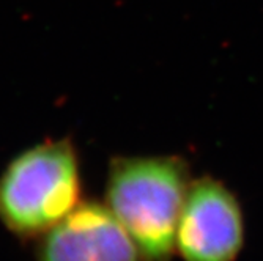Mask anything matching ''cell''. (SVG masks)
<instances>
[{"label":"cell","mask_w":263,"mask_h":261,"mask_svg":"<svg viewBox=\"0 0 263 261\" xmlns=\"http://www.w3.org/2000/svg\"><path fill=\"white\" fill-rule=\"evenodd\" d=\"M193 183L178 156H118L110 160L106 206L145 261H172L184 200Z\"/></svg>","instance_id":"cell-1"},{"label":"cell","mask_w":263,"mask_h":261,"mask_svg":"<svg viewBox=\"0 0 263 261\" xmlns=\"http://www.w3.org/2000/svg\"><path fill=\"white\" fill-rule=\"evenodd\" d=\"M82 203L79 153L69 138L44 140L0 173V224L21 239H40Z\"/></svg>","instance_id":"cell-2"},{"label":"cell","mask_w":263,"mask_h":261,"mask_svg":"<svg viewBox=\"0 0 263 261\" xmlns=\"http://www.w3.org/2000/svg\"><path fill=\"white\" fill-rule=\"evenodd\" d=\"M241 203L222 181L193 179L177 230L183 261H235L245 246Z\"/></svg>","instance_id":"cell-3"},{"label":"cell","mask_w":263,"mask_h":261,"mask_svg":"<svg viewBox=\"0 0 263 261\" xmlns=\"http://www.w3.org/2000/svg\"><path fill=\"white\" fill-rule=\"evenodd\" d=\"M36 261H145L106 203L82 202L38 239Z\"/></svg>","instance_id":"cell-4"}]
</instances>
